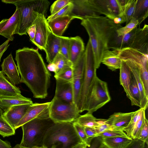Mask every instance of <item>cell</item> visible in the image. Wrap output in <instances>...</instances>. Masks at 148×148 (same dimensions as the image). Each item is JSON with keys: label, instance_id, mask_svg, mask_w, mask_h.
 Listing matches in <instances>:
<instances>
[{"label": "cell", "instance_id": "obj_1", "mask_svg": "<svg viewBox=\"0 0 148 148\" xmlns=\"http://www.w3.org/2000/svg\"><path fill=\"white\" fill-rule=\"evenodd\" d=\"M15 59L21 76V82L27 86L34 97L46 98L51 74L38 49L27 47L19 49L16 51Z\"/></svg>", "mask_w": 148, "mask_h": 148}, {"label": "cell", "instance_id": "obj_2", "mask_svg": "<svg viewBox=\"0 0 148 148\" xmlns=\"http://www.w3.org/2000/svg\"><path fill=\"white\" fill-rule=\"evenodd\" d=\"M81 24L89 36L97 69L105 54L110 50V42L116 34L117 30L122 27L105 16L98 14L83 19Z\"/></svg>", "mask_w": 148, "mask_h": 148}, {"label": "cell", "instance_id": "obj_3", "mask_svg": "<svg viewBox=\"0 0 148 148\" xmlns=\"http://www.w3.org/2000/svg\"><path fill=\"white\" fill-rule=\"evenodd\" d=\"M6 3L13 4L20 13V22L17 34L27 35L38 13L46 16L50 3L47 0H2Z\"/></svg>", "mask_w": 148, "mask_h": 148}, {"label": "cell", "instance_id": "obj_4", "mask_svg": "<svg viewBox=\"0 0 148 148\" xmlns=\"http://www.w3.org/2000/svg\"><path fill=\"white\" fill-rule=\"evenodd\" d=\"M83 142L72 123H54L45 136L43 147L45 148H71Z\"/></svg>", "mask_w": 148, "mask_h": 148}, {"label": "cell", "instance_id": "obj_5", "mask_svg": "<svg viewBox=\"0 0 148 148\" xmlns=\"http://www.w3.org/2000/svg\"><path fill=\"white\" fill-rule=\"evenodd\" d=\"M54 123L50 117L36 118L25 123L21 126L23 133L20 144L28 148L43 147L45 134Z\"/></svg>", "mask_w": 148, "mask_h": 148}, {"label": "cell", "instance_id": "obj_6", "mask_svg": "<svg viewBox=\"0 0 148 148\" xmlns=\"http://www.w3.org/2000/svg\"><path fill=\"white\" fill-rule=\"evenodd\" d=\"M110 49L129 48L145 54L148 53V25L135 27L125 35L118 37L116 34L109 45Z\"/></svg>", "mask_w": 148, "mask_h": 148}, {"label": "cell", "instance_id": "obj_7", "mask_svg": "<svg viewBox=\"0 0 148 148\" xmlns=\"http://www.w3.org/2000/svg\"><path fill=\"white\" fill-rule=\"evenodd\" d=\"M85 67L83 79L77 107L80 113L86 110L88 96L97 76L94 54L90 42L88 40L84 51Z\"/></svg>", "mask_w": 148, "mask_h": 148}, {"label": "cell", "instance_id": "obj_8", "mask_svg": "<svg viewBox=\"0 0 148 148\" xmlns=\"http://www.w3.org/2000/svg\"><path fill=\"white\" fill-rule=\"evenodd\" d=\"M49 116L54 123H73L80 116L77 106L54 97L49 108Z\"/></svg>", "mask_w": 148, "mask_h": 148}, {"label": "cell", "instance_id": "obj_9", "mask_svg": "<svg viewBox=\"0 0 148 148\" xmlns=\"http://www.w3.org/2000/svg\"><path fill=\"white\" fill-rule=\"evenodd\" d=\"M111 100L108 84L96 77L88 99L86 110L92 114Z\"/></svg>", "mask_w": 148, "mask_h": 148}, {"label": "cell", "instance_id": "obj_10", "mask_svg": "<svg viewBox=\"0 0 148 148\" xmlns=\"http://www.w3.org/2000/svg\"><path fill=\"white\" fill-rule=\"evenodd\" d=\"M116 49L119 56L130 60L138 68L145 94L148 97V54L129 48Z\"/></svg>", "mask_w": 148, "mask_h": 148}, {"label": "cell", "instance_id": "obj_11", "mask_svg": "<svg viewBox=\"0 0 148 148\" xmlns=\"http://www.w3.org/2000/svg\"><path fill=\"white\" fill-rule=\"evenodd\" d=\"M86 3L90 10L112 20L117 17L124 16L118 0H86Z\"/></svg>", "mask_w": 148, "mask_h": 148}, {"label": "cell", "instance_id": "obj_12", "mask_svg": "<svg viewBox=\"0 0 148 148\" xmlns=\"http://www.w3.org/2000/svg\"><path fill=\"white\" fill-rule=\"evenodd\" d=\"M34 24L35 25V34L34 40L31 41L39 49L44 50L48 37L51 32L46 16L38 13Z\"/></svg>", "mask_w": 148, "mask_h": 148}, {"label": "cell", "instance_id": "obj_13", "mask_svg": "<svg viewBox=\"0 0 148 148\" xmlns=\"http://www.w3.org/2000/svg\"><path fill=\"white\" fill-rule=\"evenodd\" d=\"M85 60L84 52L77 62L72 66L73 71L72 85L73 102L77 107L83 79Z\"/></svg>", "mask_w": 148, "mask_h": 148}, {"label": "cell", "instance_id": "obj_14", "mask_svg": "<svg viewBox=\"0 0 148 148\" xmlns=\"http://www.w3.org/2000/svg\"><path fill=\"white\" fill-rule=\"evenodd\" d=\"M50 102L42 103H33L17 125L15 130L27 122L36 118L49 117V108Z\"/></svg>", "mask_w": 148, "mask_h": 148}, {"label": "cell", "instance_id": "obj_15", "mask_svg": "<svg viewBox=\"0 0 148 148\" xmlns=\"http://www.w3.org/2000/svg\"><path fill=\"white\" fill-rule=\"evenodd\" d=\"M20 22V13L16 8L13 15L8 19L0 22V35L13 41L14 35L17 34Z\"/></svg>", "mask_w": 148, "mask_h": 148}, {"label": "cell", "instance_id": "obj_16", "mask_svg": "<svg viewBox=\"0 0 148 148\" xmlns=\"http://www.w3.org/2000/svg\"><path fill=\"white\" fill-rule=\"evenodd\" d=\"M31 104L21 105L12 106L3 112V116L16 130L15 128L18 123L24 116Z\"/></svg>", "mask_w": 148, "mask_h": 148}, {"label": "cell", "instance_id": "obj_17", "mask_svg": "<svg viewBox=\"0 0 148 148\" xmlns=\"http://www.w3.org/2000/svg\"><path fill=\"white\" fill-rule=\"evenodd\" d=\"M1 66L2 71L4 74L7 75L8 80L11 83L15 85L21 83L17 66L11 53L4 59Z\"/></svg>", "mask_w": 148, "mask_h": 148}, {"label": "cell", "instance_id": "obj_18", "mask_svg": "<svg viewBox=\"0 0 148 148\" xmlns=\"http://www.w3.org/2000/svg\"><path fill=\"white\" fill-rule=\"evenodd\" d=\"M121 60L124 61L130 69L137 84L140 91V107L145 110L148 107V97L146 96L145 91L143 82L140 77V72L138 68L130 60L126 58L120 57Z\"/></svg>", "mask_w": 148, "mask_h": 148}, {"label": "cell", "instance_id": "obj_19", "mask_svg": "<svg viewBox=\"0 0 148 148\" xmlns=\"http://www.w3.org/2000/svg\"><path fill=\"white\" fill-rule=\"evenodd\" d=\"M122 61L121 66L119 69L120 85L123 87L127 97L130 100L132 105L138 106L132 95L130 89L132 79V72L126 63L124 61Z\"/></svg>", "mask_w": 148, "mask_h": 148}, {"label": "cell", "instance_id": "obj_20", "mask_svg": "<svg viewBox=\"0 0 148 148\" xmlns=\"http://www.w3.org/2000/svg\"><path fill=\"white\" fill-rule=\"evenodd\" d=\"M56 79V88L54 97L69 103H74L72 83Z\"/></svg>", "mask_w": 148, "mask_h": 148}, {"label": "cell", "instance_id": "obj_21", "mask_svg": "<svg viewBox=\"0 0 148 148\" xmlns=\"http://www.w3.org/2000/svg\"><path fill=\"white\" fill-rule=\"evenodd\" d=\"M85 50L84 42L80 36L70 37L69 60L72 66L77 62Z\"/></svg>", "mask_w": 148, "mask_h": 148}, {"label": "cell", "instance_id": "obj_22", "mask_svg": "<svg viewBox=\"0 0 148 148\" xmlns=\"http://www.w3.org/2000/svg\"><path fill=\"white\" fill-rule=\"evenodd\" d=\"M60 45V37L56 36L51 32L48 37L44 49L46 53L47 61L49 64L53 62L59 53Z\"/></svg>", "mask_w": 148, "mask_h": 148}, {"label": "cell", "instance_id": "obj_23", "mask_svg": "<svg viewBox=\"0 0 148 148\" xmlns=\"http://www.w3.org/2000/svg\"><path fill=\"white\" fill-rule=\"evenodd\" d=\"M78 18L74 16H66L57 17L47 21L48 26L52 33L56 36L60 37L73 19Z\"/></svg>", "mask_w": 148, "mask_h": 148}, {"label": "cell", "instance_id": "obj_24", "mask_svg": "<svg viewBox=\"0 0 148 148\" xmlns=\"http://www.w3.org/2000/svg\"><path fill=\"white\" fill-rule=\"evenodd\" d=\"M20 89L11 83L0 71V99L21 95Z\"/></svg>", "mask_w": 148, "mask_h": 148}, {"label": "cell", "instance_id": "obj_25", "mask_svg": "<svg viewBox=\"0 0 148 148\" xmlns=\"http://www.w3.org/2000/svg\"><path fill=\"white\" fill-rule=\"evenodd\" d=\"M71 1L73 7L70 16H76L82 20L97 14L88 8L86 0H71Z\"/></svg>", "mask_w": 148, "mask_h": 148}, {"label": "cell", "instance_id": "obj_26", "mask_svg": "<svg viewBox=\"0 0 148 148\" xmlns=\"http://www.w3.org/2000/svg\"><path fill=\"white\" fill-rule=\"evenodd\" d=\"M133 112H115L107 119V123L110 125L123 130L128 125Z\"/></svg>", "mask_w": 148, "mask_h": 148}, {"label": "cell", "instance_id": "obj_27", "mask_svg": "<svg viewBox=\"0 0 148 148\" xmlns=\"http://www.w3.org/2000/svg\"><path fill=\"white\" fill-rule=\"evenodd\" d=\"M33 103L31 99L25 97L21 95L16 97L0 99V108L4 112L14 106Z\"/></svg>", "mask_w": 148, "mask_h": 148}, {"label": "cell", "instance_id": "obj_28", "mask_svg": "<svg viewBox=\"0 0 148 148\" xmlns=\"http://www.w3.org/2000/svg\"><path fill=\"white\" fill-rule=\"evenodd\" d=\"M122 61L118 54L116 49L109 50L104 56L101 63L112 71L120 69Z\"/></svg>", "mask_w": 148, "mask_h": 148}, {"label": "cell", "instance_id": "obj_29", "mask_svg": "<svg viewBox=\"0 0 148 148\" xmlns=\"http://www.w3.org/2000/svg\"><path fill=\"white\" fill-rule=\"evenodd\" d=\"M106 119H97L92 114L87 112L80 115L74 122L84 127H95L105 123Z\"/></svg>", "mask_w": 148, "mask_h": 148}, {"label": "cell", "instance_id": "obj_30", "mask_svg": "<svg viewBox=\"0 0 148 148\" xmlns=\"http://www.w3.org/2000/svg\"><path fill=\"white\" fill-rule=\"evenodd\" d=\"M148 16V0H136L132 18L137 20L138 25Z\"/></svg>", "mask_w": 148, "mask_h": 148}, {"label": "cell", "instance_id": "obj_31", "mask_svg": "<svg viewBox=\"0 0 148 148\" xmlns=\"http://www.w3.org/2000/svg\"><path fill=\"white\" fill-rule=\"evenodd\" d=\"M102 138L103 144L108 148H124L133 140L131 138L122 137Z\"/></svg>", "mask_w": 148, "mask_h": 148}, {"label": "cell", "instance_id": "obj_32", "mask_svg": "<svg viewBox=\"0 0 148 148\" xmlns=\"http://www.w3.org/2000/svg\"><path fill=\"white\" fill-rule=\"evenodd\" d=\"M146 118L145 110L143 108H140L138 119L134 127L131 138L133 140L137 139Z\"/></svg>", "mask_w": 148, "mask_h": 148}, {"label": "cell", "instance_id": "obj_33", "mask_svg": "<svg viewBox=\"0 0 148 148\" xmlns=\"http://www.w3.org/2000/svg\"><path fill=\"white\" fill-rule=\"evenodd\" d=\"M15 130L3 115L0 116V135L3 138L12 136L15 134Z\"/></svg>", "mask_w": 148, "mask_h": 148}, {"label": "cell", "instance_id": "obj_34", "mask_svg": "<svg viewBox=\"0 0 148 148\" xmlns=\"http://www.w3.org/2000/svg\"><path fill=\"white\" fill-rule=\"evenodd\" d=\"M56 66V73L64 69L72 67V65L71 62L61 54L59 53L53 62Z\"/></svg>", "mask_w": 148, "mask_h": 148}, {"label": "cell", "instance_id": "obj_35", "mask_svg": "<svg viewBox=\"0 0 148 148\" xmlns=\"http://www.w3.org/2000/svg\"><path fill=\"white\" fill-rule=\"evenodd\" d=\"M54 77L56 79H60L72 83L73 78L72 66L65 68L55 73Z\"/></svg>", "mask_w": 148, "mask_h": 148}, {"label": "cell", "instance_id": "obj_36", "mask_svg": "<svg viewBox=\"0 0 148 148\" xmlns=\"http://www.w3.org/2000/svg\"><path fill=\"white\" fill-rule=\"evenodd\" d=\"M132 95L136 102L138 106L140 107L141 98L140 91L136 81L132 74V79L130 86Z\"/></svg>", "mask_w": 148, "mask_h": 148}, {"label": "cell", "instance_id": "obj_37", "mask_svg": "<svg viewBox=\"0 0 148 148\" xmlns=\"http://www.w3.org/2000/svg\"><path fill=\"white\" fill-rule=\"evenodd\" d=\"M138 25V22L136 20L132 18L130 22L123 27L119 29L116 31L117 36H123L131 31Z\"/></svg>", "mask_w": 148, "mask_h": 148}, {"label": "cell", "instance_id": "obj_38", "mask_svg": "<svg viewBox=\"0 0 148 148\" xmlns=\"http://www.w3.org/2000/svg\"><path fill=\"white\" fill-rule=\"evenodd\" d=\"M139 111L140 109L135 111L133 112L128 125L123 130V131L129 138H131L134 127L138 119Z\"/></svg>", "mask_w": 148, "mask_h": 148}, {"label": "cell", "instance_id": "obj_39", "mask_svg": "<svg viewBox=\"0 0 148 148\" xmlns=\"http://www.w3.org/2000/svg\"><path fill=\"white\" fill-rule=\"evenodd\" d=\"M70 37L60 36V50L59 53L69 60Z\"/></svg>", "mask_w": 148, "mask_h": 148}, {"label": "cell", "instance_id": "obj_40", "mask_svg": "<svg viewBox=\"0 0 148 148\" xmlns=\"http://www.w3.org/2000/svg\"><path fill=\"white\" fill-rule=\"evenodd\" d=\"M73 5L71 1L57 13L52 15L49 16L47 18V21L50 20L57 17L66 16H70L72 11Z\"/></svg>", "mask_w": 148, "mask_h": 148}, {"label": "cell", "instance_id": "obj_41", "mask_svg": "<svg viewBox=\"0 0 148 148\" xmlns=\"http://www.w3.org/2000/svg\"><path fill=\"white\" fill-rule=\"evenodd\" d=\"M100 136L102 138L115 137L130 138L127 136L123 130H116L106 131L97 134L96 136Z\"/></svg>", "mask_w": 148, "mask_h": 148}, {"label": "cell", "instance_id": "obj_42", "mask_svg": "<svg viewBox=\"0 0 148 148\" xmlns=\"http://www.w3.org/2000/svg\"><path fill=\"white\" fill-rule=\"evenodd\" d=\"M136 1V0H130L125 8L124 15L126 19V25L128 23L132 18Z\"/></svg>", "mask_w": 148, "mask_h": 148}, {"label": "cell", "instance_id": "obj_43", "mask_svg": "<svg viewBox=\"0 0 148 148\" xmlns=\"http://www.w3.org/2000/svg\"><path fill=\"white\" fill-rule=\"evenodd\" d=\"M71 2V0H57L54 1L50 7V15L57 13Z\"/></svg>", "mask_w": 148, "mask_h": 148}, {"label": "cell", "instance_id": "obj_44", "mask_svg": "<svg viewBox=\"0 0 148 148\" xmlns=\"http://www.w3.org/2000/svg\"><path fill=\"white\" fill-rule=\"evenodd\" d=\"M79 136L82 141L88 147L90 146L89 138L87 137L85 132L84 127L82 126L75 122L72 123Z\"/></svg>", "mask_w": 148, "mask_h": 148}, {"label": "cell", "instance_id": "obj_45", "mask_svg": "<svg viewBox=\"0 0 148 148\" xmlns=\"http://www.w3.org/2000/svg\"><path fill=\"white\" fill-rule=\"evenodd\" d=\"M138 139L144 142L147 145L148 143V121L146 118L143 126L137 137Z\"/></svg>", "mask_w": 148, "mask_h": 148}, {"label": "cell", "instance_id": "obj_46", "mask_svg": "<svg viewBox=\"0 0 148 148\" xmlns=\"http://www.w3.org/2000/svg\"><path fill=\"white\" fill-rule=\"evenodd\" d=\"M90 146L86 148H101L103 145L102 138L99 136L89 138Z\"/></svg>", "mask_w": 148, "mask_h": 148}, {"label": "cell", "instance_id": "obj_47", "mask_svg": "<svg viewBox=\"0 0 148 148\" xmlns=\"http://www.w3.org/2000/svg\"><path fill=\"white\" fill-rule=\"evenodd\" d=\"M145 143L138 139H133L124 148H145Z\"/></svg>", "mask_w": 148, "mask_h": 148}, {"label": "cell", "instance_id": "obj_48", "mask_svg": "<svg viewBox=\"0 0 148 148\" xmlns=\"http://www.w3.org/2000/svg\"><path fill=\"white\" fill-rule=\"evenodd\" d=\"M84 129L88 138L96 136L97 134L94 127H84Z\"/></svg>", "mask_w": 148, "mask_h": 148}, {"label": "cell", "instance_id": "obj_49", "mask_svg": "<svg viewBox=\"0 0 148 148\" xmlns=\"http://www.w3.org/2000/svg\"><path fill=\"white\" fill-rule=\"evenodd\" d=\"M10 41L8 39L0 46V62L3 53L7 49L9 45L8 43Z\"/></svg>", "mask_w": 148, "mask_h": 148}, {"label": "cell", "instance_id": "obj_50", "mask_svg": "<svg viewBox=\"0 0 148 148\" xmlns=\"http://www.w3.org/2000/svg\"><path fill=\"white\" fill-rule=\"evenodd\" d=\"M35 25L34 24L32 26L29 28L27 31L29 37L31 41L33 40L34 38L35 34Z\"/></svg>", "mask_w": 148, "mask_h": 148}, {"label": "cell", "instance_id": "obj_51", "mask_svg": "<svg viewBox=\"0 0 148 148\" xmlns=\"http://www.w3.org/2000/svg\"><path fill=\"white\" fill-rule=\"evenodd\" d=\"M0 148H12V147L9 142L3 140L0 138Z\"/></svg>", "mask_w": 148, "mask_h": 148}, {"label": "cell", "instance_id": "obj_52", "mask_svg": "<svg viewBox=\"0 0 148 148\" xmlns=\"http://www.w3.org/2000/svg\"><path fill=\"white\" fill-rule=\"evenodd\" d=\"M113 21L116 24H121L126 22V19L124 16H119L115 18Z\"/></svg>", "mask_w": 148, "mask_h": 148}, {"label": "cell", "instance_id": "obj_53", "mask_svg": "<svg viewBox=\"0 0 148 148\" xmlns=\"http://www.w3.org/2000/svg\"><path fill=\"white\" fill-rule=\"evenodd\" d=\"M47 67L49 71L53 72L55 73H56V66L55 64L53 62L49 64Z\"/></svg>", "mask_w": 148, "mask_h": 148}, {"label": "cell", "instance_id": "obj_54", "mask_svg": "<svg viewBox=\"0 0 148 148\" xmlns=\"http://www.w3.org/2000/svg\"><path fill=\"white\" fill-rule=\"evenodd\" d=\"M87 145L83 142L79 143L71 148H86Z\"/></svg>", "mask_w": 148, "mask_h": 148}, {"label": "cell", "instance_id": "obj_55", "mask_svg": "<svg viewBox=\"0 0 148 148\" xmlns=\"http://www.w3.org/2000/svg\"><path fill=\"white\" fill-rule=\"evenodd\" d=\"M12 148H28L23 147L21 146L20 144H17L15 145L14 147ZM38 148H45L44 147Z\"/></svg>", "mask_w": 148, "mask_h": 148}, {"label": "cell", "instance_id": "obj_56", "mask_svg": "<svg viewBox=\"0 0 148 148\" xmlns=\"http://www.w3.org/2000/svg\"><path fill=\"white\" fill-rule=\"evenodd\" d=\"M3 112V110L0 108V116L2 115Z\"/></svg>", "mask_w": 148, "mask_h": 148}, {"label": "cell", "instance_id": "obj_57", "mask_svg": "<svg viewBox=\"0 0 148 148\" xmlns=\"http://www.w3.org/2000/svg\"><path fill=\"white\" fill-rule=\"evenodd\" d=\"M101 148H108L105 145H103L101 147Z\"/></svg>", "mask_w": 148, "mask_h": 148}, {"label": "cell", "instance_id": "obj_58", "mask_svg": "<svg viewBox=\"0 0 148 148\" xmlns=\"http://www.w3.org/2000/svg\"><path fill=\"white\" fill-rule=\"evenodd\" d=\"M145 148H148V145H147Z\"/></svg>", "mask_w": 148, "mask_h": 148}, {"label": "cell", "instance_id": "obj_59", "mask_svg": "<svg viewBox=\"0 0 148 148\" xmlns=\"http://www.w3.org/2000/svg\"><path fill=\"white\" fill-rule=\"evenodd\" d=\"M51 148H55L53 146V147H51Z\"/></svg>", "mask_w": 148, "mask_h": 148}]
</instances>
